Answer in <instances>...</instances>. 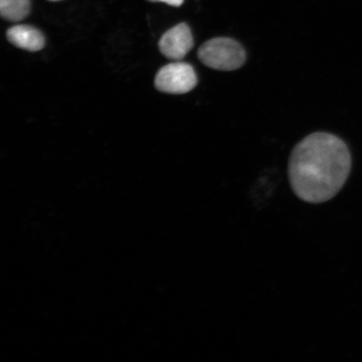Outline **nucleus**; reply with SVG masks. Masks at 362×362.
<instances>
[{"label":"nucleus","mask_w":362,"mask_h":362,"mask_svg":"<svg viewBox=\"0 0 362 362\" xmlns=\"http://www.w3.org/2000/svg\"><path fill=\"white\" fill-rule=\"evenodd\" d=\"M351 157L342 139L327 133L312 134L298 143L288 163L294 194L303 202L332 200L349 177Z\"/></svg>","instance_id":"f257e3e1"},{"label":"nucleus","mask_w":362,"mask_h":362,"mask_svg":"<svg viewBox=\"0 0 362 362\" xmlns=\"http://www.w3.org/2000/svg\"><path fill=\"white\" fill-rule=\"evenodd\" d=\"M197 76L192 66L185 62H173L162 67L156 78V87L160 92L184 94L194 89Z\"/></svg>","instance_id":"7ed1b4c3"},{"label":"nucleus","mask_w":362,"mask_h":362,"mask_svg":"<svg viewBox=\"0 0 362 362\" xmlns=\"http://www.w3.org/2000/svg\"><path fill=\"white\" fill-rule=\"evenodd\" d=\"M51 1H60V0H51Z\"/></svg>","instance_id":"6e6552de"},{"label":"nucleus","mask_w":362,"mask_h":362,"mask_svg":"<svg viewBox=\"0 0 362 362\" xmlns=\"http://www.w3.org/2000/svg\"><path fill=\"white\" fill-rule=\"evenodd\" d=\"M30 0H0V13L4 20L18 22L28 16Z\"/></svg>","instance_id":"423d86ee"},{"label":"nucleus","mask_w":362,"mask_h":362,"mask_svg":"<svg viewBox=\"0 0 362 362\" xmlns=\"http://www.w3.org/2000/svg\"><path fill=\"white\" fill-rule=\"evenodd\" d=\"M151 2H163L167 4H170L171 6H180L183 4L184 0H148Z\"/></svg>","instance_id":"0eeeda50"},{"label":"nucleus","mask_w":362,"mask_h":362,"mask_svg":"<svg viewBox=\"0 0 362 362\" xmlns=\"http://www.w3.org/2000/svg\"><path fill=\"white\" fill-rule=\"evenodd\" d=\"M193 45L192 30L185 23H180L167 31L158 42L163 55L174 61H180L187 56Z\"/></svg>","instance_id":"20e7f679"},{"label":"nucleus","mask_w":362,"mask_h":362,"mask_svg":"<svg viewBox=\"0 0 362 362\" xmlns=\"http://www.w3.org/2000/svg\"><path fill=\"white\" fill-rule=\"evenodd\" d=\"M204 65L218 71H234L246 61V52L236 40L218 37L208 40L198 49Z\"/></svg>","instance_id":"f03ea898"},{"label":"nucleus","mask_w":362,"mask_h":362,"mask_svg":"<svg viewBox=\"0 0 362 362\" xmlns=\"http://www.w3.org/2000/svg\"><path fill=\"white\" fill-rule=\"evenodd\" d=\"M7 38L16 47L29 52H38L45 47V37L33 26L21 25L11 27L7 31Z\"/></svg>","instance_id":"39448f33"}]
</instances>
